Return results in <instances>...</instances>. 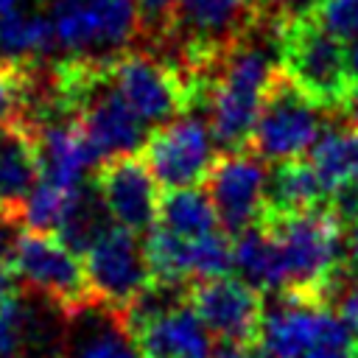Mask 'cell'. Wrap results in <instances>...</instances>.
<instances>
[{
  "label": "cell",
  "mask_w": 358,
  "mask_h": 358,
  "mask_svg": "<svg viewBox=\"0 0 358 358\" xmlns=\"http://www.w3.org/2000/svg\"><path fill=\"white\" fill-rule=\"evenodd\" d=\"M56 358H59V355H56Z\"/></svg>",
  "instance_id": "cell-36"
},
{
  "label": "cell",
  "mask_w": 358,
  "mask_h": 358,
  "mask_svg": "<svg viewBox=\"0 0 358 358\" xmlns=\"http://www.w3.org/2000/svg\"><path fill=\"white\" fill-rule=\"evenodd\" d=\"M34 131L39 151V179L56 182L62 187H78L87 182V173L103 162L73 115L39 123Z\"/></svg>",
  "instance_id": "cell-13"
},
{
  "label": "cell",
  "mask_w": 358,
  "mask_h": 358,
  "mask_svg": "<svg viewBox=\"0 0 358 358\" xmlns=\"http://www.w3.org/2000/svg\"><path fill=\"white\" fill-rule=\"evenodd\" d=\"M266 159L252 148L221 151L204 179V190L213 199L218 213V224L227 235H238L241 229L257 224L266 213Z\"/></svg>",
  "instance_id": "cell-10"
},
{
  "label": "cell",
  "mask_w": 358,
  "mask_h": 358,
  "mask_svg": "<svg viewBox=\"0 0 358 358\" xmlns=\"http://www.w3.org/2000/svg\"><path fill=\"white\" fill-rule=\"evenodd\" d=\"M25 67L14 62H0V120L22 115Z\"/></svg>",
  "instance_id": "cell-26"
},
{
  "label": "cell",
  "mask_w": 358,
  "mask_h": 358,
  "mask_svg": "<svg viewBox=\"0 0 358 358\" xmlns=\"http://www.w3.org/2000/svg\"><path fill=\"white\" fill-rule=\"evenodd\" d=\"M39 182L36 131L25 117L0 120V213L22 224V204Z\"/></svg>",
  "instance_id": "cell-14"
},
{
  "label": "cell",
  "mask_w": 358,
  "mask_h": 358,
  "mask_svg": "<svg viewBox=\"0 0 358 358\" xmlns=\"http://www.w3.org/2000/svg\"><path fill=\"white\" fill-rule=\"evenodd\" d=\"M92 185L115 224L131 232H148L157 224L162 193L143 157L123 154L103 159L92 173Z\"/></svg>",
  "instance_id": "cell-12"
},
{
  "label": "cell",
  "mask_w": 358,
  "mask_h": 358,
  "mask_svg": "<svg viewBox=\"0 0 358 358\" xmlns=\"http://www.w3.org/2000/svg\"><path fill=\"white\" fill-rule=\"evenodd\" d=\"M190 266H193V280L232 274V235H227L224 229H215L201 238H193Z\"/></svg>",
  "instance_id": "cell-24"
},
{
  "label": "cell",
  "mask_w": 358,
  "mask_h": 358,
  "mask_svg": "<svg viewBox=\"0 0 358 358\" xmlns=\"http://www.w3.org/2000/svg\"><path fill=\"white\" fill-rule=\"evenodd\" d=\"M210 358H266L263 350L257 344H232V341H218V347H213Z\"/></svg>",
  "instance_id": "cell-30"
},
{
  "label": "cell",
  "mask_w": 358,
  "mask_h": 358,
  "mask_svg": "<svg viewBox=\"0 0 358 358\" xmlns=\"http://www.w3.org/2000/svg\"><path fill=\"white\" fill-rule=\"evenodd\" d=\"M14 291H17V277H14V271H11L8 263H0V305H3Z\"/></svg>",
  "instance_id": "cell-31"
},
{
  "label": "cell",
  "mask_w": 358,
  "mask_h": 358,
  "mask_svg": "<svg viewBox=\"0 0 358 358\" xmlns=\"http://www.w3.org/2000/svg\"><path fill=\"white\" fill-rule=\"evenodd\" d=\"M344 50H347V70H350V78H352V84L358 87V34L344 42Z\"/></svg>",
  "instance_id": "cell-32"
},
{
  "label": "cell",
  "mask_w": 358,
  "mask_h": 358,
  "mask_svg": "<svg viewBox=\"0 0 358 358\" xmlns=\"http://www.w3.org/2000/svg\"><path fill=\"white\" fill-rule=\"evenodd\" d=\"M327 210L341 224V229L358 227V176L350 179V182H344L341 187H336L327 196Z\"/></svg>",
  "instance_id": "cell-27"
},
{
  "label": "cell",
  "mask_w": 358,
  "mask_h": 358,
  "mask_svg": "<svg viewBox=\"0 0 358 358\" xmlns=\"http://www.w3.org/2000/svg\"><path fill=\"white\" fill-rule=\"evenodd\" d=\"M112 78L145 126H162L187 109L190 76L148 50H123L112 59Z\"/></svg>",
  "instance_id": "cell-8"
},
{
  "label": "cell",
  "mask_w": 358,
  "mask_h": 358,
  "mask_svg": "<svg viewBox=\"0 0 358 358\" xmlns=\"http://www.w3.org/2000/svg\"><path fill=\"white\" fill-rule=\"evenodd\" d=\"M324 109L282 70L268 78L249 148L266 162L302 157L324 129Z\"/></svg>",
  "instance_id": "cell-5"
},
{
  "label": "cell",
  "mask_w": 358,
  "mask_h": 358,
  "mask_svg": "<svg viewBox=\"0 0 358 358\" xmlns=\"http://www.w3.org/2000/svg\"><path fill=\"white\" fill-rule=\"evenodd\" d=\"M81 257H84L87 280L95 299L117 313L151 280L145 249L137 241V232L120 224H112L109 229H103Z\"/></svg>",
  "instance_id": "cell-9"
},
{
  "label": "cell",
  "mask_w": 358,
  "mask_h": 358,
  "mask_svg": "<svg viewBox=\"0 0 358 358\" xmlns=\"http://www.w3.org/2000/svg\"><path fill=\"white\" fill-rule=\"evenodd\" d=\"M260 221L271 229L280 246V260H282L280 291L324 302L327 282L341 260V224L333 218L327 204L291 215L263 213Z\"/></svg>",
  "instance_id": "cell-1"
},
{
  "label": "cell",
  "mask_w": 358,
  "mask_h": 358,
  "mask_svg": "<svg viewBox=\"0 0 358 358\" xmlns=\"http://www.w3.org/2000/svg\"><path fill=\"white\" fill-rule=\"evenodd\" d=\"M190 305L215 341L257 344L263 324V296L238 274L193 280Z\"/></svg>",
  "instance_id": "cell-11"
},
{
  "label": "cell",
  "mask_w": 358,
  "mask_h": 358,
  "mask_svg": "<svg viewBox=\"0 0 358 358\" xmlns=\"http://www.w3.org/2000/svg\"><path fill=\"white\" fill-rule=\"evenodd\" d=\"M17 3H20V0H0V14H6V11H11V8H17Z\"/></svg>",
  "instance_id": "cell-34"
},
{
  "label": "cell",
  "mask_w": 358,
  "mask_h": 358,
  "mask_svg": "<svg viewBox=\"0 0 358 358\" xmlns=\"http://www.w3.org/2000/svg\"><path fill=\"white\" fill-rule=\"evenodd\" d=\"M53 45H56V34L50 17L20 8L0 14V62H14V64L39 62Z\"/></svg>",
  "instance_id": "cell-20"
},
{
  "label": "cell",
  "mask_w": 358,
  "mask_h": 358,
  "mask_svg": "<svg viewBox=\"0 0 358 358\" xmlns=\"http://www.w3.org/2000/svg\"><path fill=\"white\" fill-rule=\"evenodd\" d=\"M327 204V190L319 182L310 159L294 157L274 162L266 182V213L268 215H291Z\"/></svg>",
  "instance_id": "cell-18"
},
{
  "label": "cell",
  "mask_w": 358,
  "mask_h": 358,
  "mask_svg": "<svg viewBox=\"0 0 358 358\" xmlns=\"http://www.w3.org/2000/svg\"><path fill=\"white\" fill-rule=\"evenodd\" d=\"M308 154L319 182L330 196L336 187L358 176V129L341 112H327L324 129L319 131Z\"/></svg>",
  "instance_id": "cell-17"
},
{
  "label": "cell",
  "mask_w": 358,
  "mask_h": 358,
  "mask_svg": "<svg viewBox=\"0 0 358 358\" xmlns=\"http://www.w3.org/2000/svg\"><path fill=\"white\" fill-rule=\"evenodd\" d=\"M81 187V185H78ZM78 187H62L56 182L39 179L22 204V227L34 232H59Z\"/></svg>",
  "instance_id": "cell-23"
},
{
  "label": "cell",
  "mask_w": 358,
  "mask_h": 358,
  "mask_svg": "<svg viewBox=\"0 0 358 358\" xmlns=\"http://www.w3.org/2000/svg\"><path fill=\"white\" fill-rule=\"evenodd\" d=\"M50 22L70 56L109 59L140 36L137 0H50Z\"/></svg>",
  "instance_id": "cell-6"
},
{
  "label": "cell",
  "mask_w": 358,
  "mask_h": 358,
  "mask_svg": "<svg viewBox=\"0 0 358 358\" xmlns=\"http://www.w3.org/2000/svg\"><path fill=\"white\" fill-rule=\"evenodd\" d=\"M310 14L344 42L358 34V0H322Z\"/></svg>",
  "instance_id": "cell-25"
},
{
  "label": "cell",
  "mask_w": 358,
  "mask_h": 358,
  "mask_svg": "<svg viewBox=\"0 0 358 358\" xmlns=\"http://www.w3.org/2000/svg\"><path fill=\"white\" fill-rule=\"evenodd\" d=\"M67 344L73 347V358H143L117 310L101 302L70 316Z\"/></svg>",
  "instance_id": "cell-16"
},
{
  "label": "cell",
  "mask_w": 358,
  "mask_h": 358,
  "mask_svg": "<svg viewBox=\"0 0 358 358\" xmlns=\"http://www.w3.org/2000/svg\"><path fill=\"white\" fill-rule=\"evenodd\" d=\"M20 235H22V224L17 218L0 213V263L11 260V252H14Z\"/></svg>",
  "instance_id": "cell-28"
},
{
  "label": "cell",
  "mask_w": 358,
  "mask_h": 358,
  "mask_svg": "<svg viewBox=\"0 0 358 358\" xmlns=\"http://www.w3.org/2000/svg\"><path fill=\"white\" fill-rule=\"evenodd\" d=\"M341 115H344V117H347V120H350V123H352V126L358 129V87L352 90V95H350V101L344 103Z\"/></svg>",
  "instance_id": "cell-33"
},
{
  "label": "cell",
  "mask_w": 358,
  "mask_h": 358,
  "mask_svg": "<svg viewBox=\"0 0 358 358\" xmlns=\"http://www.w3.org/2000/svg\"><path fill=\"white\" fill-rule=\"evenodd\" d=\"M145 260L151 268V277L171 280V282H190L193 266H190V238H182L162 224H154L145 232L143 241Z\"/></svg>",
  "instance_id": "cell-22"
},
{
  "label": "cell",
  "mask_w": 358,
  "mask_h": 358,
  "mask_svg": "<svg viewBox=\"0 0 358 358\" xmlns=\"http://www.w3.org/2000/svg\"><path fill=\"white\" fill-rule=\"evenodd\" d=\"M260 0H179L176 22L165 42L171 59L185 73L213 70L260 20Z\"/></svg>",
  "instance_id": "cell-2"
},
{
  "label": "cell",
  "mask_w": 358,
  "mask_h": 358,
  "mask_svg": "<svg viewBox=\"0 0 358 358\" xmlns=\"http://www.w3.org/2000/svg\"><path fill=\"white\" fill-rule=\"evenodd\" d=\"M8 266L22 288L56 302L70 316L98 302L87 280L84 257L53 232L22 229Z\"/></svg>",
  "instance_id": "cell-4"
},
{
  "label": "cell",
  "mask_w": 358,
  "mask_h": 358,
  "mask_svg": "<svg viewBox=\"0 0 358 358\" xmlns=\"http://www.w3.org/2000/svg\"><path fill=\"white\" fill-rule=\"evenodd\" d=\"M143 358H210L213 333L190 302L157 316L134 333Z\"/></svg>",
  "instance_id": "cell-15"
},
{
  "label": "cell",
  "mask_w": 358,
  "mask_h": 358,
  "mask_svg": "<svg viewBox=\"0 0 358 358\" xmlns=\"http://www.w3.org/2000/svg\"><path fill=\"white\" fill-rule=\"evenodd\" d=\"M215 151L221 148L215 143L210 120L204 115L185 112L148 134L143 145V159L159 187L173 190L201 185L218 157Z\"/></svg>",
  "instance_id": "cell-7"
},
{
  "label": "cell",
  "mask_w": 358,
  "mask_h": 358,
  "mask_svg": "<svg viewBox=\"0 0 358 358\" xmlns=\"http://www.w3.org/2000/svg\"><path fill=\"white\" fill-rule=\"evenodd\" d=\"M322 0H268L266 8H271L280 20H291V17H302L310 14Z\"/></svg>",
  "instance_id": "cell-29"
},
{
  "label": "cell",
  "mask_w": 358,
  "mask_h": 358,
  "mask_svg": "<svg viewBox=\"0 0 358 358\" xmlns=\"http://www.w3.org/2000/svg\"><path fill=\"white\" fill-rule=\"evenodd\" d=\"M232 271L257 291L282 288V260L271 229L257 221L232 235Z\"/></svg>",
  "instance_id": "cell-19"
},
{
  "label": "cell",
  "mask_w": 358,
  "mask_h": 358,
  "mask_svg": "<svg viewBox=\"0 0 358 358\" xmlns=\"http://www.w3.org/2000/svg\"><path fill=\"white\" fill-rule=\"evenodd\" d=\"M157 224H162L165 229L182 235V238H201L207 232L221 229L218 224V213L213 207V199L207 190L196 187H173V190H162L159 199V218Z\"/></svg>",
  "instance_id": "cell-21"
},
{
  "label": "cell",
  "mask_w": 358,
  "mask_h": 358,
  "mask_svg": "<svg viewBox=\"0 0 358 358\" xmlns=\"http://www.w3.org/2000/svg\"><path fill=\"white\" fill-rule=\"evenodd\" d=\"M280 67L324 112H341L355 90L347 70L344 39L333 36L313 14L282 20Z\"/></svg>",
  "instance_id": "cell-3"
},
{
  "label": "cell",
  "mask_w": 358,
  "mask_h": 358,
  "mask_svg": "<svg viewBox=\"0 0 358 358\" xmlns=\"http://www.w3.org/2000/svg\"><path fill=\"white\" fill-rule=\"evenodd\" d=\"M260 3H263V6H266V3H268V0H260Z\"/></svg>",
  "instance_id": "cell-35"
}]
</instances>
